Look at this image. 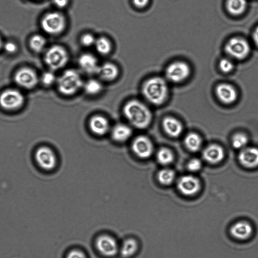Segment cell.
<instances>
[{
	"instance_id": "obj_38",
	"label": "cell",
	"mask_w": 258,
	"mask_h": 258,
	"mask_svg": "<svg viewBox=\"0 0 258 258\" xmlns=\"http://www.w3.org/2000/svg\"><path fill=\"white\" fill-rule=\"evenodd\" d=\"M150 0H133L134 6L138 9H143L147 7Z\"/></svg>"
},
{
	"instance_id": "obj_7",
	"label": "cell",
	"mask_w": 258,
	"mask_h": 258,
	"mask_svg": "<svg viewBox=\"0 0 258 258\" xmlns=\"http://www.w3.org/2000/svg\"><path fill=\"white\" fill-rule=\"evenodd\" d=\"M190 73L189 66L183 61H175L170 63L165 70L166 79L175 83L185 80Z\"/></svg>"
},
{
	"instance_id": "obj_1",
	"label": "cell",
	"mask_w": 258,
	"mask_h": 258,
	"mask_svg": "<svg viewBox=\"0 0 258 258\" xmlns=\"http://www.w3.org/2000/svg\"><path fill=\"white\" fill-rule=\"evenodd\" d=\"M169 89L165 79L158 77H152L146 80L142 85V93L150 103L159 105L167 99Z\"/></svg>"
},
{
	"instance_id": "obj_5",
	"label": "cell",
	"mask_w": 258,
	"mask_h": 258,
	"mask_svg": "<svg viewBox=\"0 0 258 258\" xmlns=\"http://www.w3.org/2000/svg\"><path fill=\"white\" fill-rule=\"evenodd\" d=\"M67 23L64 15L58 12L46 14L41 22V27L44 31L52 35L62 33L66 29Z\"/></svg>"
},
{
	"instance_id": "obj_6",
	"label": "cell",
	"mask_w": 258,
	"mask_h": 258,
	"mask_svg": "<svg viewBox=\"0 0 258 258\" xmlns=\"http://www.w3.org/2000/svg\"><path fill=\"white\" fill-rule=\"evenodd\" d=\"M248 42L241 37H232L226 42L225 50L231 57L236 59H242L247 57L250 52Z\"/></svg>"
},
{
	"instance_id": "obj_24",
	"label": "cell",
	"mask_w": 258,
	"mask_h": 258,
	"mask_svg": "<svg viewBox=\"0 0 258 258\" xmlns=\"http://www.w3.org/2000/svg\"><path fill=\"white\" fill-rule=\"evenodd\" d=\"M103 88L102 83L100 80L92 78L84 82L82 89L87 94L94 96L100 93Z\"/></svg>"
},
{
	"instance_id": "obj_33",
	"label": "cell",
	"mask_w": 258,
	"mask_h": 258,
	"mask_svg": "<svg viewBox=\"0 0 258 258\" xmlns=\"http://www.w3.org/2000/svg\"><path fill=\"white\" fill-rule=\"evenodd\" d=\"M220 70L223 73H228L232 71L234 68L232 61L228 58H223L220 60L219 63Z\"/></svg>"
},
{
	"instance_id": "obj_13",
	"label": "cell",
	"mask_w": 258,
	"mask_h": 258,
	"mask_svg": "<svg viewBox=\"0 0 258 258\" xmlns=\"http://www.w3.org/2000/svg\"><path fill=\"white\" fill-rule=\"evenodd\" d=\"M132 149L137 156L145 159L152 155L153 151V146L148 138L140 136L137 137L134 140L132 144Z\"/></svg>"
},
{
	"instance_id": "obj_17",
	"label": "cell",
	"mask_w": 258,
	"mask_h": 258,
	"mask_svg": "<svg viewBox=\"0 0 258 258\" xmlns=\"http://www.w3.org/2000/svg\"><path fill=\"white\" fill-rule=\"evenodd\" d=\"M238 159L243 166L252 168L258 166V149L255 147H245L241 149Z\"/></svg>"
},
{
	"instance_id": "obj_18",
	"label": "cell",
	"mask_w": 258,
	"mask_h": 258,
	"mask_svg": "<svg viewBox=\"0 0 258 258\" xmlns=\"http://www.w3.org/2000/svg\"><path fill=\"white\" fill-rule=\"evenodd\" d=\"M119 74V70L117 66L109 61L100 64L97 74L101 80L106 82L115 80Z\"/></svg>"
},
{
	"instance_id": "obj_3",
	"label": "cell",
	"mask_w": 258,
	"mask_h": 258,
	"mask_svg": "<svg viewBox=\"0 0 258 258\" xmlns=\"http://www.w3.org/2000/svg\"><path fill=\"white\" fill-rule=\"evenodd\" d=\"M84 82L80 73L74 69L66 70L56 81L59 92L65 96L77 93L83 88Z\"/></svg>"
},
{
	"instance_id": "obj_23",
	"label": "cell",
	"mask_w": 258,
	"mask_h": 258,
	"mask_svg": "<svg viewBox=\"0 0 258 258\" xmlns=\"http://www.w3.org/2000/svg\"><path fill=\"white\" fill-rule=\"evenodd\" d=\"M247 4V0H227L226 7L230 14L238 16L244 13Z\"/></svg>"
},
{
	"instance_id": "obj_34",
	"label": "cell",
	"mask_w": 258,
	"mask_h": 258,
	"mask_svg": "<svg viewBox=\"0 0 258 258\" xmlns=\"http://www.w3.org/2000/svg\"><path fill=\"white\" fill-rule=\"evenodd\" d=\"M41 81L45 86H50L56 82L57 79L52 71L45 72L42 76Z\"/></svg>"
},
{
	"instance_id": "obj_21",
	"label": "cell",
	"mask_w": 258,
	"mask_h": 258,
	"mask_svg": "<svg viewBox=\"0 0 258 258\" xmlns=\"http://www.w3.org/2000/svg\"><path fill=\"white\" fill-rule=\"evenodd\" d=\"M89 126L91 130L98 135H103L107 133L109 128V122L103 116L95 115L90 120Z\"/></svg>"
},
{
	"instance_id": "obj_32",
	"label": "cell",
	"mask_w": 258,
	"mask_h": 258,
	"mask_svg": "<svg viewBox=\"0 0 258 258\" xmlns=\"http://www.w3.org/2000/svg\"><path fill=\"white\" fill-rule=\"evenodd\" d=\"M96 38L91 33H85L81 35L80 41L81 44L86 47L94 45Z\"/></svg>"
},
{
	"instance_id": "obj_8",
	"label": "cell",
	"mask_w": 258,
	"mask_h": 258,
	"mask_svg": "<svg viewBox=\"0 0 258 258\" xmlns=\"http://www.w3.org/2000/svg\"><path fill=\"white\" fill-rule=\"evenodd\" d=\"M25 98L23 94L16 89H8L0 95V106L8 110H15L24 104Z\"/></svg>"
},
{
	"instance_id": "obj_4",
	"label": "cell",
	"mask_w": 258,
	"mask_h": 258,
	"mask_svg": "<svg viewBox=\"0 0 258 258\" xmlns=\"http://www.w3.org/2000/svg\"><path fill=\"white\" fill-rule=\"evenodd\" d=\"M44 60L51 71L58 70L64 67L68 63L69 60V54L63 46L54 45L46 51Z\"/></svg>"
},
{
	"instance_id": "obj_25",
	"label": "cell",
	"mask_w": 258,
	"mask_h": 258,
	"mask_svg": "<svg viewBox=\"0 0 258 258\" xmlns=\"http://www.w3.org/2000/svg\"><path fill=\"white\" fill-rule=\"evenodd\" d=\"M94 47L96 51L102 55H106L110 53L112 44L109 39L105 36H100L96 38Z\"/></svg>"
},
{
	"instance_id": "obj_28",
	"label": "cell",
	"mask_w": 258,
	"mask_h": 258,
	"mask_svg": "<svg viewBox=\"0 0 258 258\" xmlns=\"http://www.w3.org/2000/svg\"><path fill=\"white\" fill-rule=\"evenodd\" d=\"M158 162L162 165H168L171 163L174 159L173 153L168 148L160 149L157 153Z\"/></svg>"
},
{
	"instance_id": "obj_2",
	"label": "cell",
	"mask_w": 258,
	"mask_h": 258,
	"mask_svg": "<svg viewBox=\"0 0 258 258\" xmlns=\"http://www.w3.org/2000/svg\"><path fill=\"white\" fill-rule=\"evenodd\" d=\"M123 113L130 122L138 128H146L151 121L152 114L149 108L136 99L126 102L123 107Z\"/></svg>"
},
{
	"instance_id": "obj_27",
	"label": "cell",
	"mask_w": 258,
	"mask_h": 258,
	"mask_svg": "<svg viewBox=\"0 0 258 258\" xmlns=\"http://www.w3.org/2000/svg\"><path fill=\"white\" fill-rule=\"evenodd\" d=\"M186 147L190 151H198L202 145V139L197 134L190 133L187 134L184 139Z\"/></svg>"
},
{
	"instance_id": "obj_30",
	"label": "cell",
	"mask_w": 258,
	"mask_h": 258,
	"mask_svg": "<svg viewBox=\"0 0 258 258\" xmlns=\"http://www.w3.org/2000/svg\"><path fill=\"white\" fill-rule=\"evenodd\" d=\"M45 38L40 35H35L30 40V45L32 49L37 52L42 51L46 45Z\"/></svg>"
},
{
	"instance_id": "obj_15",
	"label": "cell",
	"mask_w": 258,
	"mask_h": 258,
	"mask_svg": "<svg viewBox=\"0 0 258 258\" xmlns=\"http://www.w3.org/2000/svg\"><path fill=\"white\" fill-rule=\"evenodd\" d=\"M177 188L183 195L192 196L197 193L200 189V181L192 175H184L178 180Z\"/></svg>"
},
{
	"instance_id": "obj_35",
	"label": "cell",
	"mask_w": 258,
	"mask_h": 258,
	"mask_svg": "<svg viewBox=\"0 0 258 258\" xmlns=\"http://www.w3.org/2000/svg\"><path fill=\"white\" fill-rule=\"evenodd\" d=\"M202 167V162L198 158L190 159L187 163L188 169L191 171L199 170Z\"/></svg>"
},
{
	"instance_id": "obj_37",
	"label": "cell",
	"mask_w": 258,
	"mask_h": 258,
	"mask_svg": "<svg viewBox=\"0 0 258 258\" xmlns=\"http://www.w3.org/2000/svg\"><path fill=\"white\" fill-rule=\"evenodd\" d=\"M4 48L7 52L13 53L16 51L17 46L14 42L9 41L5 44Z\"/></svg>"
},
{
	"instance_id": "obj_41",
	"label": "cell",
	"mask_w": 258,
	"mask_h": 258,
	"mask_svg": "<svg viewBox=\"0 0 258 258\" xmlns=\"http://www.w3.org/2000/svg\"><path fill=\"white\" fill-rule=\"evenodd\" d=\"M2 45H3L2 41L1 39L0 38V49L2 47Z\"/></svg>"
},
{
	"instance_id": "obj_11",
	"label": "cell",
	"mask_w": 258,
	"mask_h": 258,
	"mask_svg": "<svg viewBox=\"0 0 258 258\" xmlns=\"http://www.w3.org/2000/svg\"><path fill=\"white\" fill-rule=\"evenodd\" d=\"M231 236L237 240L245 241L249 239L253 233V227L251 223L241 220L234 223L230 228Z\"/></svg>"
},
{
	"instance_id": "obj_14",
	"label": "cell",
	"mask_w": 258,
	"mask_h": 258,
	"mask_svg": "<svg viewBox=\"0 0 258 258\" xmlns=\"http://www.w3.org/2000/svg\"><path fill=\"white\" fill-rule=\"evenodd\" d=\"M78 63L81 71L87 75L97 74L100 66L97 57L89 52L81 54Z\"/></svg>"
},
{
	"instance_id": "obj_26",
	"label": "cell",
	"mask_w": 258,
	"mask_h": 258,
	"mask_svg": "<svg viewBox=\"0 0 258 258\" xmlns=\"http://www.w3.org/2000/svg\"><path fill=\"white\" fill-rule=\"evenodd\" d=\"M138 248V245L136 240L133 238L127 239L121 245L120 254L124 257H129L136 253Z\"/></svg>"
},
{
	"instance_id": "obj_16",
	"label": "cell",
	"mask_w": 258,
	"mask_h": 258,
	"mask_svg": "<svg viewBox=\"0 0 258 258\" xmlns=\"http://www.w3.org/2000/svg\"><path fill=\"white\" fill-rule=\"evenodd\" d=\"M215 92L217 98L224 104L233 103L237 97V93L234 86L228 83L218 85Z\"/></svg>"
},
{
	"instance_id": "obj_40",
	"label": "cell",
	"mask_w": 258,
	"mask_h": 258,
	"mask_svg": "<svg viewBox=\"0 0 258 258\" xmlns=\"http://www.w3.org/2000/svg\"><path fill=\"white\" fill-rule=\"evenodd\" d=\"M252 38L255 44L258 46V26L253 32Z\"/></svg>"
},
{
	"instance_id": "obj_20",
	"label": "cell",
	"mask_w": 258,
	"mask_h": 258,
	"mask_svg": "<svg viewBox=\"0 0 258 258\" xmlns=\"http://www.w3.org/2000/svg\"><path fill=\"white\" fill-rule=\"evenodd\" d=\"M162 125L166 133L172 137H178L182 133L183 127L181 123L173 117L164 118Z\"/></svg>"
},
{
	"instance_id": "obj_9",
	"label": "cell",
	"mask_w": 258,
	"mask_h": 258,
	"mask_svg": "<svg viewBox=\"0 0 258 258\" xmlns=\"http://www.w3.org/2000/svg\"><path fill=\"white\" fill-rule=\"evenodd\" d=\"M35 159L38 166L46 170L53 169L56 164V155L47 146L39 147L35 153Z\"/></svg>"
},
{
	"instance_id": "obj_10",
	"label": "cell",
	"mask_w": 258,
	"mask_h": 258,
	"mask_svg": "<svg viewBox=\"0 0 258 258\" xmlns=\"http://www.w3.org/2000/svg\"><path fill=\"white\" fill-rule=\"evenodd\" d=\"M14 79L18 85L26 89L34 88L38 82V78L36 72L28 68L19 70L15 74Z\"/></svg>"
},
{
	"instance_id": "obj_19",
	"label": "cell",
	"mask_w": 258,
	"mask_h": 258,
	"mask_svg": "<svg viewBox=\"0 0 258 258\" xmlns=\"http://www.w3.org/2000/svg\"><path fill=\"white\" fill-rule=\"evenodd\" d=\"M224 156L223 148L216 144H212L207 147L203 152L205 160L212 164L220 162Z\"/></svg>"
},
{
	"instance_id": "obj_36",
	"label": "cell",
	"mask_w": 258,
	"mask_h": 258,
	"mask_svg": "<svg viewBox=\"0 0 258 258\" xmlns=\"http://www.w3.org/2000/svg\"><path fill=\"white\" fill-rule=\"evenodd\" d=\"M66 258H86L85 254L79 250H73L67 255Z\"/></svg>"
},
{
	"instance_id": "obj_29",
	"label": "cell",
	"mask_w": 258,
	"mask_h": 258,
	"mask_svg": "<svg viewBox=\"0 0 258 258\" xmlns=\"http://www.w3.org/2000/svg\"><path fill=\"white\" fill-rule=\"evenodd\" d=\"M158 179L162 184L169 185L174 180L175 173L174 171L170 169H163L158 173Z\"/></svg>"
},
{
	"instance_id": "obj_12",
	"label": "cell",
	"mask_w": 258,
	"mask_h": 258,
	"mask_svg": "<svg viewBox=\"0 0 258 258\" xmlns=\"http://www.w3.org/2000/svg\"><path fill=\"white\" fill-rule=\"evenodd\" d=\"M96 246L100 253L108 257L115 255L118 250L116 240L108 235L99 236L96 239Z\"/></svg>"
},
{
	"instance_id": "obj_31",
	"label": "cell",
	"mask_w": 258,
	"mask_h": 258,
	"mask_svg": "<svg viewBox=\"0 0 258 258\" xmlns=\"http://www.w3.org/2000/svg\"><path fill=\"white\" fill-rule=\"evenodd\" d=\"M248 142L247 136L242 133H237L232 138V144L236 149H243Z\"/></svg>"
},
{
	"instance_id": "obj_39",
	"label": "cell",
	"mask_w": 258,
	"mask_h": 258,
	"mask_svg": "<svg viewBox=\"0 0 258 258\" xmlns=\"http://www.w3.org/2000/svg\"><path fill=\"white\" fill-rule=\"evenodd\" d=\"M53 4L59 9H62L67 7L69 3V0H53Z\"/></svg>"
},
{
	"instance_id": "obj_22",
	"label": "cell",
	"mask_w": 258,
	"mask_h": 258,
	"mask_svg": "<svg viewBox=\"0 0 258 258\" xmlns=\"http://www.w3.org/2000/svg\"><path fill=\"white\" fill-rule=\"evenodd\" d=\"M132 131L130 127L124 124H117L111 131V136L114 140L119 142L126 141L131 136Z\"/></svg>"
}]
</instances>
